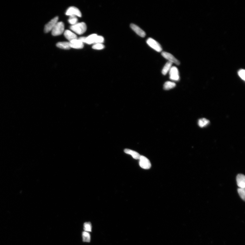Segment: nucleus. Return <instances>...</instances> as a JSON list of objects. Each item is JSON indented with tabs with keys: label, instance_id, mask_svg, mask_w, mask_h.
<instances>
[{
	"label": "nucleus",
	"instance_id": "1",
	"mask_svg": "<svg viewBox=\"0 0 245 245\" xmlns=\"http://www.w3.org/2000/svg\"><path fill=\"white\" fill-rule=\"evenodd\" d=\"M70 28L77 34L80 35L84 34L86 32L87 27L85 23L81 22L71 26Z\"/></svg>",
	"mask_w": 245,
	"mask_h": 245
},
{
	"label": "nucleus",
	"instance_id": "2",
	"mask_svg": "<svg viewBox=\"0 0 245 245\" xmlns=\"http://www.w3.org/2000/svg\"><path fill=\"white\" fill-rule=\"evenodd\" d=\"M65 29V25L63 22H61L57 23L55 26L52 30V35L53 36H58L63 34Z\"/></svg>",
	"mask_w": 245,
	"mask_h": 245
},
{
	"label": "nucleus",
	"instance_id": "3",
	"mask_svg": "<svg viewBox=\"0 0 245 245\" xmlns=\"http://www.w3.org/2000/svg\"><path fill=\"white\" fill-rule=\"evenodd\" d=\"M146 43L150 47L156 51L160 52L162 51L163 49L160 44L153 38H149L147 40Z\"/></svg>",
	"mask_w": 245,
	"mask_h": 245
},
{
	"label": "nucleus",
	"instance_id": "4",
	"mask_svg": "<svg viewBox=\"0 0 245 245\" xmlns=\"http://www.w3.org/2000/svg\"><path fill=\"white\" fill-rule=\"evenodd\" d=\"M140 167L145 169H148L151 168V164L148 159L143 156H141L139 159Z\"/></svg>",
	"mask_w": 245,
	"mask_h": 245
},
{
	"label": "nucleus",
	"instance_id": "5",
	"mask_svg": "<svg viewBox=\"0 0 245 245\" xmlns=\"http://www.w3.org/2000/svg\"><path fill=\"white\" fill-rule=\"evenodd\" d=\"M161 55L164 58L168 60L169 62L174 63L176 65H179L180 64V62L177 58H176L172 54L168 53L167 52H162Z\"/></svg>",
	"mask_w": 245,
	"mask_h": 245
},
{
	"label": "nucleus",
	"instance_id": "6",
	"mask_svg": "<svg viewBox=\"0 0 245 245\" xmlns=\"http://www.w3.org/2000/svg\"><path fill=\"white\" fill-rule=\"evenodd\" d=\"M170 78L171 80L177 81L180 79L179 71L175 66H172L169 71Z\"/></svg>",
	"mask_w": 245,
	"mask_h": 245
},
{
	"label": "nucleus",
	"instance_id": "7",
	"mask_svg": "<svg viewBox=\"0 0 245 245\" xmlns=\"http://www.w3.org/2000/svg\"><path fill=\"white\" fill-rule=\"evenodd\" d=\"M58 16H56V17L52 19L45 26L44 28V32H45L48 33L53 30L57 23H58Z\"/></svg>",
	"mask_w": 245,
	"mask_h": 245
},
{
	"label": "nucleus",
	"instance_id": "8",
	"mask_svg": "<svg viewBox=\"0 0 245 245\" xmlns=\"http://www.w3.org/2000/svg\"><path fill=\"white\" fill-rule=\"evenodd\" d=\"M67 15L77 16L79 17H82V13L77 8L74 7H71L68 9L66 13Z\"/></svg>",
	"mask_w": 245,
	"mask_h": 245
},
{
	"label": "nucleus",
	"instance_id": "9",
	"mask_svg": "<svg viewBox=\"0 0 245 245\" xmlns=\"http://www.w3.org/2000/svg\"><path fill=\"white\" fill-rule=\"evenodd\" d=\"M131 28L139 36L142 38H144L146 36V33L143 30L137 25L131 24L130 25Z\"/></svg>",
	"mask_w": 245,
	"mask_h": 245
},
{
	"label": "nucleus",
	"instance_id": "10",
	"mask_svg": "<svg viewBox=\"0 0 245 245\" xmlns=\"http://www.w3.org/2000/svg\"><path fill=\"white\" fill-rule=\"evenodd\" d=\"M70 45L71 48L75 49H82L84 47L83 43L77 39L74 40L70 41Z\"/></svg>",
	"mask_w": 245,
	"mask_h": 245
},
{
	"label": "nucleus",
	"instance_id": "11",
	"mask_svg": "<svg viewBox=\"0 0 245 245\" xmlns=\"http://www.w3.org/2000/svg\"><path fill=\"white\" fill-rule=\"evenodd\" d=\"M237 184L238 186L241 188L245 187V177L244 175L242 174H238L236 178Z\"/></svg>",
	"mask_w": 245,
	"mask_h": 245
},
{
	"label": "nucleus",
	"instance_id": "12",
	"mask_svg": "<svg viewBox=\"0 0 245 245\" xmlns=\"http://www.w3.org/2000/svg\"><path fill=\"white\" fill-rule=\"evenodd\" d=\"M64 34L66 38L70 42L74 40L77 39V35L70 30H66Z\"/></svg>",
	"mask_w": 245,
	"mask_h": 245
},
{
	"label": "nucleus",
	"instance_id": "13",
	"mask_svg": "<svg viewBox=\"0 0 245 245\" xmlns=\"http://www.w3.org/2000/svg\"><path fill=\"white\" fill-rule=\"evenodd\" d=\"M124 152L126 154L130 155L132 157L135 159H139L141 155L137 152L128 149H125Z\"/></svg>",
	"mask_w": 245,
	"mask_h": 245
},
{
	"label": "nucleus",
	"instance_id": "14",
	"mask_svg": "<svg viewBox=\"0 0 245 245\" xmlns=\"http://www.w3.org/2000/svg\"><path fill=\"white\" fill-rule=\"evenodd\" d=\"M97 35L96 34H92L87 37H85V43L88 44H95V40Z\"/></svg>",
	"mask_w": 245,
	"mask_h": 245
},
{
	"label": "nucleus",
	"instance_id": "15",
	"mask_svg": "<svg viewBox=\"0 0 245 245\" xmlns=\"http://www.w3.org/2000/svg\"><path fill=\"white\" fill-rule=\"evenodd\" d=\"M56 46L59 48L64 49H69L71 48L70 42H58Z\"/></svg>",
	"mask_w": 245,
	"mask_h": 245
},
{
	"label": "nucleus",
	"instance_id": "16",
	"mask_svg": "<svg viewBox=\"0 0 245 245\" xmlns=\"http://www.w3.org/2000/svg\"><path fill=\"white\" fill-rule=\"evenodd\" d=\"M172 63L170 62H168L166 64V65L164 66L163 68L162 71V73L163 75H166L168 72H169L171 68L172 67Z\"/></svg>",
	"mask_w": 245,
	"mask_h": 245
},
{
	"label": "nucleus",
	"instance_id": "17",
	"mask_svg": "<svg viewBox=\"0 0 245 245\" xmlns=\"http://www.w3.org/2000/svg\"><path fill=\"white\" fill-rule=\"evenodd\" d=\"M210 123V121L205 118H202L199 120L198 125L201 128L206 127Z\"/></svg>",
	"mask_w": 245,
	"mask_h": 245
},
{
	"label": "nucleus",
	"instance_id": "18",
	"mask_svg": "<svg viewBox=\"0 0 245 245\" xmlns=\"http://www.w3.org/2000/svg\"><path fill=\"white\" fill-rule=\"evenodd\" d=\"M176 86L174 82H166L164 85L163 88L165 90H169L174 88Z\"/></svg>",
	"mask_w": 245,
	"mask_h": 245
},
{
	"label": "nucleus",
	"instance_id": "19",
	"mask_svg": "<svg viewBox=\"0 0 245 245\" xmlns=\"http://www.w3.org/2000/svg\"><path fill=\"white\" fill-rule=\"evenodd\" d=\"M82 239L83 241L87 242H89L91 240V237L89 233L86 232H84L82 234Z\"/></svg>",
	"mask_w": 245,
	"mask_h": 245
},
{
	"label": "nucleus",
	"instance_id": "20",
	"mask_svg": "<svg viewBox=\"0 0 245 245\" xmlns=\"http://www.w3.org/2000/svg\"><path fill=\"white\" fill-rule=\"evenodd\" d=\"M78 21V19L75 15L70 16L69 19L68 20V22L71 24L72 25L77 24Z\"/></svg>",
	"mask_w": 245,
	"mask_h": 245
},
{
	"label": "nucleus",
	"instance_id": "21",
	"mask_svg": "<svg viewBox=\"0 0 245 245\" xmlns=\"http://www.w3.org/2000/svg\"><path fill=\"white\" fill-rule=\"evenodd\" d=\"M84 229L85 232H90L92 230V225L90 222H85L84 224Z\"/></svg>",
	"mask_w": 245,
	"mask_h": 245
},
{
	"label": "nucleus",
	"instance_id": "22",
	"mask_svg": "<svg viewBox=\"0 0 245 245\" xmlns=\"http://www.w3.org/2000/svg\"><path fill=\"white\" fill-rule=\"evenodd\" d=\"M238 193L239 194L240 197H241L242 199L244 200V201L245 198V193L244 189L241 188H239L238 189Z\"/></svg>",
	"mask_w": 245,
	"mask_h": 245
},
{
	"label": "nucleus",
	"instance_id": "23",
	"mask_svg": "<svg viewBox=\"0 0 245 245\" xmlns=\"http://www.w3.org/2000/svg\"><path fill=\"white\" fill-rule=\"evenodd\" d=\"M104 48V44L102 43H97L95 44L92 46V48L94 49L101 50Z\"/></svg>",
	"mask_w": 245,
	"mask_h": 245
},
{
	"label": "nucleus",
	"instance_id": "24",
	"mask_svg": "<svg viewBox=\"0 0 245 245\" xmlns=\"http://www.w3.org/2000/svg\"><path fill=\"white\" fill-rule=\"evenodd\" d=\"M104 41V38L102 36L97 35L95 40V44L103 43Z\"/></svg>",
	"mask_w": 245,
	"mask_h": 245
},
{
	"label": "nucleus",
	"instance_id": "25",
	"mask_svg": "<svg viewBox=\"0 0 245 245\" xmlns=\"http://www.w3.org/2000/svg\"><path fill=\"white\" fill-rule=\"evenodd\" d=\"M238 74L239 77L244 80H245V71L244 69H241L238 72Z\"/></svg>",
	"mask_w": 245,
	"mask_h": 245
}]
</instances>
